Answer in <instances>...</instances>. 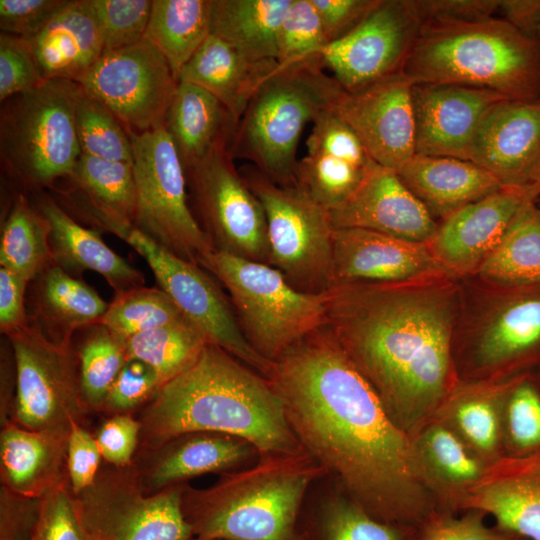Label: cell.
Here are the masks:
<instances>
[{"label": "cell", "instance_id": "cell-1", "mask_svg": "<svg viewBox=\"0 0 540 540\" xmlns=\"http://www.w3.org/2000/svg\"><path fill=\"white\" fill-rule=\"evenodd\" d=\"M265 377L303 449L358 504L390 519L421 514L429 479L415 442L325 323L272 361Z\"/></svg>", "mask_w": 540, "mask_h": 540}, {"label": "cell", "instance_id": "cell-2", "mask_svg": "<svg viewBox=\"0 0 540 540\" xmlns=\"http://www.w3.org/2000/svg\"><path fill=\"white\" fill-rule=\"evenodd\" d=\"M454 320L447 287L358 283L328 291L326 326L407 434L447 400Z\"/></svg>", "mask_w": 540, "mask_h": 540}, {"label": "cell", "instance_id": "cell-3", "mask_svg": "<svg viewBox=\"0 0 540 540\" xmlns=\"http://www.w3.org/2000/svg\"><path fill=\"white\" fill-rule=\"evenodd\" d=\"M138 420L137 452L195 432L243 439L260 456L305 451L270 381L213 343L206 344L187 370L158 389Z\"/></svg>", "mask_w": 540, "mask_h": 540}, {"label": "cell", "instance_id": "cell-4", "mask_svg": "<svg viewBox=\"0 0 540 540\" xmlns=\"http://www.w3.org/2000/svg\"><path fill=\"white\" fill-rule=\"evenodd\" d=\"M323 471L306 451L264 455L208 488L185 485L183 512L197 540H293L305 493Z\"/></svg>", "mask_w": 540, "mask_h": 540}, {"label": "cell", "instance_id": "cell-5", "mask_svg": "<svg viewBox=\"0 0 540 540\" xmlns=\"http://www.w3.org/2000/svg\"><path fill=\"white\" fill-rule=\"evenodd\" d=\"M402 72L414 84H455L490 90L507 99H536L540 97V40L496 16L423 24Z\"/></svg>", "mask_w": 540, "mask_h": 540}, {"label": "cell", "instance_id": "cell-6", "mask_svg": "<svg viewBox=\"0 0 540 540\" xmlns=\"http://www.w3.org/2000/svg\"><path fill=\"white\" fill-rule=\"evenodd\" d=\"M343 90L320 60L280 67L239 119L229 143L232 157L248 160L280 186L296 187L301 134Z\"/></svg>", "mask_w": 540, "mask_h": 540}, {"label": "cell", "instance_id": "cell-7", "mask_svg": "<svg viewBox=\"0 0 540 540\" xmlns=\"http://www.w3.org/2000/svg\"><path fill=\"white\" fill-rule=\"evenodd\" d=\"M198 264L229 292L245 338L271 362L325 323L328 292H301L269 264L215 250Z\"/></svg>", "mask_w": 540, "mask_h": 540}, {"label": "cell", "instance_id": "cell-8", "mask_svg": "<svg viewBox=\"0 0 540 540\" xmlns=\"http://www.w3.org/2000/svg\"><path fill=\"white\" fill-rule=\"evenodd\" d=\"M74 90L73 81L48 80L1 102V165L27 190L67 178L82 154Z\"/></svg>", "mask_w": 540, "mask_h": 540}, {"label": "cell", "instance_id": "cell-9", "mask_svg": "<svg viewBox=\"0 0 540 540\" xmlns=\"http://www.w3.org/2000/svg\"><path fill=\"white\" fill-rule=\"evenodd\" d=\"M240 172L265 212L269 265L301 292L323 294L331 290L334 227L329 210L298 187L274 183L252 164Z\"/></svg>", "mask_w": 540, "mask_h": 540}, {"label": "cell", "instance_id": "cell-10", "mask_svg": "<svg viewBox=\"0 0 540 540\" xmlns=\"http://www.w3.org/2000/svg\"><path fill=\"white\" fill-rule=\"evenodd\" d=\"M137 202L133 226L169 252L198 264L213 247L188 204L185 171L165 127L129 132Z\"/></svg>", "mask_w": 540, "mask_h": 540}, {"label": "cell", "instance_id": "cell-11", "mask_svg": "<svg viewBox=\"0 0 540 540\" xmlns=\"http://www.w3.org/2000/svg\"><path fill=\"white\" fill-rule=\"evenodd\" d=\"M14 356L16 393L11 421L33 431L69 432L92 412L83 394L73 344L49 340L30 318L6 336Z\"/></svg>", "mask_w": 540, "mask_h": 540}, {"label": "cell", "instance_id": "cell-12", "mask_svg": "<svg viewBox=\"0 0 540 540\" xmlns=\"http://www.w3.org/2000/svg\"><path fill=\"white\" fill-rule=\"evenodd\" d=\"M186 484L144 491L133 464H106L95 482L74 495L88 540H190L182 507Z\"/></svg>", "mask_w": 540, "mask_h": 540}, {"label": "cell", "instance_id": "cell-13", "mask_svg": "<svg viewBox=\"0 0 540 540\" xmlns=\"http://www.w3.org/2000/svg\"><path fill=\"white\" fill-rule=\"evenodd\" d=\"M198 223L213 250L269 264L263 206L223 146L185 171Z\"/></svg>", "mask_w": 540, "mask_h": 540}, {"label": "cell", "instance_id": "cell-14", "mask_svg": "<svg viewBox=\"0 0 540 540\" xmlns=\"http://www.w3.org/2000/svg\"><path fill=\"white\" fill-rule=\"evenodd\" d=\"M119 238L145 259L159 288L170 296L208 342L223 348L263 376L267 375L272 362L249 344L231 302L199 264L169 252L134 226Z\"/></svg>", "mask_w": 540, "mask_h": 540}, {"label": "cell", "instance_id": "cell-15", "mask_svg": "<svg viewBox=\"0 0 540 540\" xmlns=\"http://www.w3.org/2000/svg\"><path fill=\"white\" fill-rule=\"evenodd\" d=\"M75 82L131 133L164 124L178 84L166 59L145 38L105 51Z\"/></svg>", "mask_w": 540, "mask_h": 540}, {"label": "cell", "instance_id": "cell-16", "mask_svg": "<svg viewBox=\"0 0 540 540\" xmlns=\"http://www.w3.org/2000/svg\"><path fill=\"white\" fill-rule=\"evenodd\" d=\"M421 23L409 0H381L342 38L320 52L324 69L346 91L402 71Z\"/></svg>", "mask_w": 540, "mask_h": 540}, {"label": "cell", "instance_id": "cell-17", "mask_svg": "<svg viewBox=\"0 0 540 540\" xmlns=\"http://www.w3.org/2000/svg\"><path fill=\"white\" fill-rule=\"evenodd\" d=\"M413 85L400 71L359 89L343 90L331 108L355 132L373 162L395 171L416 154Z\"/></svg>", "mask_w": 540, "mask_h": 540}, {"label": "cell", "instance_id": "cell-18", "mask_svg": "<svg viewBox=\"0 0 540 540\" xmlns=\"http://www.w3.org/2000/svg\"><path fill=\"white\" fill-rule=\"evenodd\" d=\"M332 250L333 287L413 283L447 272L428 244L368 229L335 228Z\"/></svg>", "mask_w": 540, "mask_h": 540}, {"label": "cell", "instance_id": "cell-19", "mask_svg": "<svg viewBox=\"0 0 540 540\" xmlns=\"http://www.w3.org/2000/svg\"><path fill=\"white\" fill-rule=\"evenodd\" d=\"M504 99L507 98L481 88L414 84L416 154L469 160L484 116Z\"/></svg>", "mask_w": 540, "mask_h": 540}, {"label": "cell", "instance_id": "cell-20", "mask_svg": "<svg viewBox=\"0 0 540 540\" xmlns=\"http://www.w3.org/2000/svg\"><path fill=\"white\" fill-rule=\"evenodd\" d=\"M335 228H362L429 244L438 224L397 172L371 162L355 192L330 210Z\"/></svg>", "mask_w": 540, "mask_h": 540}, {"label": "cell", "instance_id": "cell-21", "mask_svg": "<svg viewBox=\"0 0 540 540\" xmlns=\"http://www.w3.org/2000/svg\"><path fill=\"white\" fill-rule=\"evenodd\" d=\"M540 156V97L504 99L484 116L469 160L505 187L525 188Z\"/></svg>", "mask_w": 540, "mask_h": 540}, {"label": "cell", "instance_id": "cell-22", "mask_svg": "<svg viewBox=\"0 0 540 540\" xmlns=\"http://www.w3.org/2000/svg\"><path fill=\"white\" fill-rule=\"evenodd\" d=\"M529 198L525 188L503 187L444 219L428 244L446 271L478 269L502 240Z\"/></svg>", "mask_w": 540, "mask_h": 540}, {"label": "cell", "instance_id": "cell-23", "mask_svg": "<svg viewBox=\"0 0 540 540\" xmlns=\"http://www.w3.org/2000/svg\"><path fill=\"white\" fill-rule=\"evenodd\" d=\"M256 454V448L243 439L195 432L138 451L132 464L144 491L152 494L193 477L235 469Z\"/></svg>", "mask_w": 540, "mask_h": 540}, {"label": "cell", "instance_id": "cell-24", "mask_svg": "<svg viewBox=\"0 0 540 540\" xmlns=\"http://www.w3.org/2000/svg\"><path fill=\"white\" fill-rule=\"evenodd\" d=\"M462 506L492 515L505 531L540 540V451L487 467Z\"/></svg>", "mask_w": 540, "mask_h": 540}, {"label": "cell", "instance_id": "cell-25", "mask_svg": "<svg viewBox=\"0 0 540 540\" xmlns=\"http://www.w3.org/2000/svg\"><path fill=\"white\" fill-rule=\"evenodd\" d=\"M32 196L49 224L50 250L56 265L78 278L87 270L100 274L115 295L144 286L143 273L108 247L96 231L77 222L43 190L32 192Z\"/></svg>", "mask_w": 540, "mask_h": 540}, {"label": "cell", "instance_id": "cell-26", "mask_svg": "<svg viewBox=\"0 0 540 540\" xmlns=\"http://www.w3.org/2000/svg\"><path fill=\"white\" fill-rule=\"evenodd\" d=\"M65 179L69 187L59 191L62 202L87 223L116 236L133 225L137 192L132 162L81 154Z\"/></svg>", "mask_w": 540, "mask_h": 540}, {"label": "cell", "instance_id": "cell-27", "mask_svg": "<svg viewBox=\"0 0 540 540\" xmlns=\"http://www.w3.org/2000/svg\"><path fill=\"white\" fill-rule=\"evenodd\" d=\"M25 39L46 81L75 82L104 53L103 36L90 0H67Z\"/></svg>", "mask_w": 540, "mask_h": 540}, {"label": "cell", "instance_id": "cell-28", "mask_svg": "<svg viewBox=\"0 0 540 540\" xmlns=\"http://www.w3.org/2000/svg\"><path fill=\"white\" fill-rule=\"evenodd\" d=\"M69 433L33 431L13 421L1 425V486L26 498L41 499L68 480Z\"/></svg>", "mask_w": 540, "mask_h": 540}, {"label": "cell", "instance_id": "cell-29", "mask_svg": "<svg viewBox=\"0 0 540 540\" xmlns=\"http://www.w3.org/2000/svg\"><path fill=\"white\" fill-rule=\"evenodd\" d=\"M279 69L275 59L251 58L210 35L181 69L178 82L212 94L238 123L257 91Z\"/></svg>", "mask_w": 540, "mask_h": 540}, {"label": "cell", "instance_id": "cell-30", "mask_svg": "<svg viewBox=\"0 0 540 540\" xmlns=\"http://www.w3.org/2000/svg\"><path fill=\"white\" fill-rule=\"evenodd\" d=\"M396 172L433 218L445 219L505 187L474 162L452 157L415 154Z\"/></svg>", "mask_w": 540, "mask_h": 540}, {"label": "cell", "instance_id": "cell-31", "mask_svg": "<svg viewBox=\"0 0 540 540\" xmlns=\"http://www.w3.org/2000/svg\"><path fill=\"white\" fill-rule=\"evenodd\" d=\"M30 320L51 341L72 344L82 328L97 323L108 308L94 288L52 263L30 282Z\"/></svg>", "mask_w": 540, "mask_h": 540}, {"label": "cell", "instance_id": "cell-32", "mask_svg": "<svg viewBox=\"0 0 540 540\" xmlns=\"http://www.w3.org/2000/svg\"><path fill=\"white\" fill-rule=\"evenodd\" d=\"M236 125V120L216 97L187 82H178L163 124L184 171L216 149L229 147Z\"/></svg>", "mask_w": 540, "mask_h": 540}, {"label": "cell", "instance_id": "cell-33", "mask_svg": "<svg viewBox=\"0 0 540 540\" xmlns=\"http://www.w3.org/2000/svg\"><path fill=\"white\" fill-rule=\"evenodd\" d=\"M506 289L478 342V357L487 366H522L540 360V283Z\"/></svg>", "mask_w": 540, "mask_h": 540}, {"label": "cell", "instance_id": "cell-34", "mask_svg": "<svg viewBox=\"0 0 540 540\" xmlns=\"http://www.w3.org/2000/svg\"><path fill=\"white\" fill-rule=\"evenodd\" d=\"M292 0H214L211 35L255 59H275L282 19Z\"/></svg>", "mask_w": 540, "mask_h": 540}, {"label": "cell", "instance_id": "cell-35", "mask_svg": "<svg viewBox=\"0 0 540 540\" xmlns=\"http://www.w3.org/2000/svg\"><path fill=\"white\" fill-rule=\"evenodd\" d=\"M214 0H152L144 38L166 59L174 77L211 35Z\"/></svg>", "mask_w": 540, "mask_h": 540}, {"label": "cell", "instance_id": "cell-36", "mask_svg": "<svg viewBox=\"0 0 540 540\" xmlns=\"http://www.w3.org/2000/svg\"><path fill=\"white\" fill-rule=\"evenodd\" d=\"M478 272L505 288L540 283V208L527 198Z\"/></svg>", "mask_w": 540, "mask_h": 540}, {"label": "cell", "instance_id": "cell-37", "mask_svg": "<svg viewBox=\"0 0 540 540\" xmlns=\"http://www.w3.org/2000/svg\"><path fill=\"white\" fill-rule=\"evenodd\" d=\"M52 263L49 224L33 200L20 192L2 226L0 265L31 282Z\"/></svg>", "mask_w": 540, "mask_h": 540}, {"label": "cell", "instance_id": "cell-38", "mask_svg": "<svg viewBox=\"0 0 540 540\" xmlns=\"http://www.w3.org/2000/svg\"><path fill=\"white\" fill-rule=\"evenodd\" d=\"M518 378L496 385L469 386L451 397L449 415L454 430L481 458L497 453L501 414Z\"/></svg>", "mask_w": 540, "mask_h": 540}, {"label": "cell", "instance_id": "cell-39", "mask_svg": "<svg viewBox=\"0 0 540 540\" xmlns=\"http://www.w3.org/2000/svg\"><path fill=\"white\" fill-rule=\"evenodd\" d=\"M207 343L205 336L185 320L127 338V360L151 367L162 386L187 370Z\"/></svg>", "mask_w": 540, "mask_h": 540}, {"label": "cell", "instance_id": "cell-40", "mask_svg": "<svg viewBox=\"0 0 540 540\" xmlns=\"http://www.w3.org/2000/svg\"><path fill=\"white\" fill-rule=\"evenodd\" d=\"M428 479L466 491L485 474L487 467L461 436L447 424L429 425L415 443ZM430 480V479H429Z\"/></svg>", "mask_w": 540, "mask_h": 540}, {"label": "cell", "instance_id": "cell-41", "mask_svg": "<svg viewBox=\"0 0 540 540\" xmlns=\"http://www.w3.org/2000/svg\"><path fill=\"white\" fill-rule=\"evenodd\" d=\"M79 331L81 340L73 347L79 358L83 394L91 411L100 412L109 389L127 362L126 339L98 322Z\"/></svg>", "mask_w": 540, "mask_h": 540}, {"label": "cell", "instance_id": "cell-42", "mask_svg": "<svg viewBox=\"0 0 540 540\" xmlns=\"http://www.w3.org/2000/svg\"><path fill=\"white\" fill-rule=\"evenodd\" d=\"M74 118L82 154L113 162H132L129 132L102 103L75 82Z\"/></svg>", "mask_w": 540, "mask_h": 540}, {"label": "cell", "instance_id": "cell-43", "mask_svg": "<svg viewBox=\"0 0 540 540\" xmlns=\"http://www.w3.org/2000/svg\"><path fill=\"white\" fill-rule=\"evenodd\" d=\"M187 320L161 288L137 287L116 294L98 323L127 339Z\"/></svg>", "mask_w": 540, "mask_h": 540}, {"label": "cell", "instance_id": "cell-44", "mask_svg": "<svg viewBox=\"0 0 540 540\" xmlns=\"http://www.w3.org/2000/svg\"><path fill=\"white\" fill-rule=\"evenodd\" d=\"M368 166H356L327 155L306 154L297 163L296 187L330 211L355 192Z\"/></svg>", "mask_w": 540, "mask_h": 540}, {"label": "cell", "instance_id": "cell-45", "mask_svg": "<svg viewBox=\"0 0 540 540\" xmlns=\"http://www.w3.org/2000/svg\"><path fill=\"white\" fill-rule=\"evenodd\" d=\"M311 0H292L280 25L276 61L280 67L320 60L328 45Z\"/></svg>", "mask_w": 540, "mask_h": 540}, {"label": "cell", "instance_id": "cell-46", "mask_svg": "<svg viewBox=\"0 0 540 540\" xmlns=\"http://www.w3.org/2000/svg\"><path fill=\"white\" fill-rule=\"evenodd\" d=\"M90 4L103 36L104 52L144 38L152 0H90Z\"/></svg>", "mask_w": 540, "mask_h": 540}, {"label": "cell", "instance_id": "cell-47", "mask_svg": "<svg viewBox=\"0 0 540 540\" xmlns=\"http://www.w3.org/2000/svg\"><path fill=\"white\" fill-rule=\"evenodd\" d=\"M322 528L325 540H401L396 529L372 518L360 504L340 497L325 504Z\"/></svg>", "mask_w": 540, "mask_h": 540}, {"label": "cell", "instance_id": "cell-48", "mask_svg": "<svg viewBox=\"0 0 540 540\" xmlns=\"http://www.w3.org/2000/svg\"><path fill=\"white\" fill-rule=\"evenodd\" d=\"M506 427L515 448L540 451V392L531 378L520 375L505 403Z\"/></svg>", "mask_w": 540, "mask_h": 540}, {"label": "cell", "instance_id": "cell-49", "mask_svg": "<svg viewBox=\"0 0 540 540\" xmlns=\"http://www.w3.org/2000/svg\"><path fill=\"white\" fill-rule=\"evenodd\" d=\"M31 540H88L68 480L40 499Z\"/></svg>", "mask_w": 540, "mask_h": 540}, {"label": "cell", "instance_id": "cell-50", "mask_svg": "<svg viewBox=\"0 0 540 540\" xmlns=\"http://www.w3.org/2000/svg\"><path fill=\"white\" fill-rule=\"evenodd\" d=\"M306 147L307 154L332 156L360 167L372 162L355 132L331 109L313 121Z\"/></svg>", "mask_w": 540, "mask_h": 540}, {"label": "cell", "instance_id": "cell-51", "mask_svg": "<svg viewBox=\"0 0 540 540\" xmlns=\"http://www.w3.org/2000/svg\"><path fill=\"white\" fill-rule=\"evenodd\" d=\"M43 78L25 38L0 34V101L42 85Z\"/></svg>", "mask_w": 540, "mask_h": 540}, {"label": "cell", "instance_id": "cell-52", "mask_svg": "<svg viewBox=\"0 0 540 540\" xmlns=\"http://www.w3.org/2000/svg\"><path fill=\"white\" fill-rule=\"evenodd\" d=\"M160 387V380L151 367L128 359L109 389L100 412L131 413L147 404Z\"/></svg>", "mask_w": 540, "mask_h": 540}, {"label": "cell", "instance_id": "cell-53", "mask_svg": "<svg viewBox=\"0 0 540 540\" xmlns=\"http://www.w3.org/2000/svg\"><path fill=\"white\" fill-rule=\"evenodd\" d=\"M141 424L130 413L112 414L95 434L98 447L106 464L115 467L130 466L139 447Z\"/></svg>", "mask_w": 540, "mask_h": 540}, {"label": "cell", "instance_id": "cell-54", "mask_svg": "<svg viewBox=\"0 0 540 540\" xmlns=\"http://www.w3.org/2000/svg\"><path fill=\"white\" fill-rule=\"evenodd\" d=\"M102 459L95 436L84 425L73 424L68 437L66 468L74 495L95 482L101 470Z\"/></svg>", "mask_w": 540, "mask_h": 540}, {"label": "cell", "instance_id": "cell-55", "mask_svg": "<svg viewBox=\"0 0 540 540\" xmlns=\"http://www.w3.org/2000/svg\"><path fill=\"white\" fill-rule=\"evenodd\" d=\"M421 25L462 23L481 20L498 13L500 0H409Z\"/></svg>", "mask_w": 540, "mask_h": 540}, {"label": "cell", "instance_id": "cell-56", "mask_svg": "<svg viewBox=\"0 0 540 540\" xmlns=\"http://www.w3.org/2000/svg\"><path fill=\"white\" fill-rule=\"evenodd\" d=\"M67 0H1V33L28 38L36 33Z\"/></svg>", "mask_w": 540, "mask_h": 540}, {"label": "cell", "instance_id": "cell-57", "mask_svg": "<svg viewBox=\"0 0 540 540\" xmlns=\"http://www.w3.org/2000/svg\"><path fill=\"white\" fill-rule=\"evenodd\" d=\"M381 0H311L320 18L328 43L359 25Z\"/></svg>", "mask_w": 540, "mask_h": 540}, {"label": "cell", "instance_id": "cell-58", "mask_svg": "<svg viewBox=\"0 0 540 540\" xmlns=\"http://www.w3.org/2000/svg\"><path fill=\"white\" fill-rule=\"evenodd\" d=\"M40 509V499L0 489V540H31Z\"/></svg>", "mask_w": 540, "mask_h": 540}, {"label": "cell", "instance_id": "cell-59", "mask_svg": "<svg viewBox=\"0 0 540 540\" xmlns=\"http://www.w3.org/2000/svg\"><path fill=\"white\" fill-rule=\"evenodd\" d=\"M30 282L18 273L0 267V329L5 336L26 325L29 314L25 295Z\"/></svg>", "mask_w": 540, "mask_h": 540}, {"label": "cell", "instance_id": "cell-60", "mask_svg": "<svg viewBox=\"0 0 540 540\" xmlns=\"http://www.w3.org/2000/svg\"><path fill=\"white\" fill-rule=\"evenodd\" d=\"M478 512V511H477ZM423 540H512L503 533L488 528L478 513L461 518H438L432 521Z\"/></svg>", "mask_w": 540, "mask_h": 540}, {"label": "cell", "instance_id": "cell-61", "mask_svg": "<svg viewBox=\"0 0 540 540\" xmlns=\"http://www.w3.org/2000/svg\"><path fill=\"white\" fill-rule=\"evenodd\" d=\"M498 12L515 28L538 39L540 0H500Z\"/></svg>", "mask_w": 540, "mask_h": 540}, {"label": "cell", "instance_id": "cell-62", "mask_svg": "<svg viewBox=\"0 0 540 540\" xmlns=\"http://www.w3.org/2000/svg\"><path fill=\"white\" fill-rule=\"evenodd\" d=\"M526 191L529 198L532 200H540V156L532 170L526 186Z\"/></svg>", "mask_w": 540, "mask_h": 540}, {"label": "cell", "instance_id": "cell-63", "mask_svg": "<svg viewBox=\"0 0 540 540\" xmlns=\"http://www.w3.org/2000/svg\"><path fill=\"white\" fill-rule=\"evenodd\" d=\"M538 39L540 40V28H539V32H538Z\"/></svg>", "mask_w": 540, "mask_h": 540}, {"label": "cell", "instance_id": "cell-64", "mask_svg": "<svg viewBox=\"0 0 540 540\" xmlns=\"http://www.w3.org/2000/svg\"><path fill=\"white\" fill-rule=\"evenodd\" d=\"M537 204H538V206H539V208H540V200L537 201Z\"/></svg>", "mask_w": 540, "mask_h": 540}]
</instances>
